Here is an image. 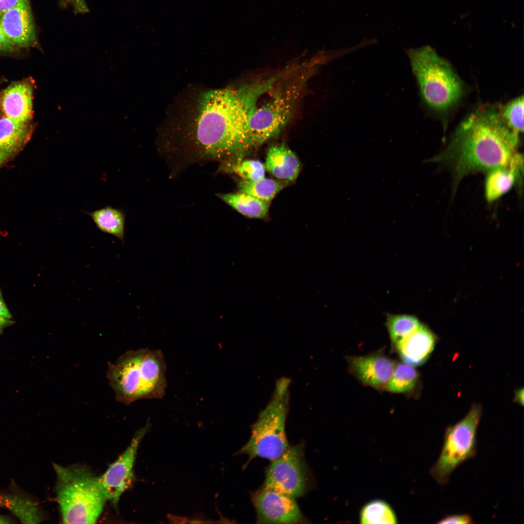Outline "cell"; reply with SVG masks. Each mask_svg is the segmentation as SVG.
I'll return each mask as SVG.
<instances>
[{"label": "cell", "instance_id": "29", "mask_svg": "<svg viewBox=\"0 0 524 524\" xmlns=\"http://www.w3.org/2000/svg\"><path fill=\"white\" fill-rule=\"evenodd\" d=\"M63 7L70 6L77 14H83L88 11L85 0H59Z\"/></svg>", "mask_w": 524, "mask_h": 524}, {"label": "cell", "instance_id": "8", "mask_svg": "<svg viewBox=\"0 0 524 524\" xmlns=\"http://www.w3.org/2000/svg\"><path fill=\"white\" fill-rule=\"evenodd\" d=\"M303 79L277 91L261 105L246 104L248 127L253 147L277 136L294 113Z\"/></svg>", "mask_w": 524, "mask_h": 524}, {"label": "cell", "instance_id": "25", "mask_svg": "<svg viewBox=\"0 0 524 524\" xmlns=\"http://www.w3.org/2000/svg\"><path fill=\"white\" fill-rule=\"evenodd\" d=\"M418 378V374L413 366L406 363L395 364L393 375L384 387L394 393H404L412 391Z\"/></svg>", "mask_w": 524, "mask_h": 524}, {"label": "cell", "instance_id": "1", "mask_svg": "<svg viewBox=\"0 0 524 524\" xmlns=\"http://www.w3.org/2000/svg\"><path fill=\"white\" fill-rule=\"evenodd\" d=\"M519 142V133L506 124L499 108L484 105L461 122L447 147L431 161L450 170L456 187L467 175L509 166Z\"/></svg>", "mask_w": 524, "mask_h": 524}, {"label": "cell", "instance_id": "20", "mask_svg": "<svg viewBox=\"0 0 524 524\" xmlns=\"http://www.w3.org/2000/svg\"><path fill=\"white\" fill-rule=\"evenodd\" d=\"M86 213L101 231L124 241L126 215L123 210L107 206Z\"/></svg>", "mask_w": 524, "mask_h": 524}, {"label": "cell", "instance_id": "3", "mask_svg": "<svg viewBox=\"0 0 524 524\" xmlns=\"http://www.w3.org/2000/svg\"><path fill=\"white\" fill-rule=\"evenodd\" d=\"M166 365L159 349L130 350L113 363L106 377L117 401L129 405L141 399H162L167 387Z\"/></svg>", "mask_w": 524, "mask_h": 524}, {"label": "cell", "instance_id": "10", "mask_svg": "<svg viewBox=\"0 0 524 524\" xmlns=\"http://www.w3.org/2000/svg\"><path fill=\"white\" fill-rule=\"evenodd\" d=\"M149 421L138 430L125 450L112 463L98 481L107 500L116 505L134 480L133 467L141 440L149 429Z\"/></svg>", "mask_w": 524, "mask_h": 524}, {"label": "cell", "instance_id": "11", "mask_svg": "<svg viewBox=\"0 0 524 524\" xmlns=\"http://www.w3.org/2000/svg\"><path fill=\"white\" fill-rule=\"evenodd\" d=\"M251 498L257 523L296 524L304 520L295 498L264 488L252 493Z\"/></svg>", "mask_w": 524, "mask_h": 524}, {"label": "cell", "instance_id": "2", "mask_svg": "<svg viewBox=\"0 0 524 524\" xmlns=\"http://www.w3.org/2000/svg\"><path fill=\"white\" fill-rule=\"evenodd\" d=\"M194 149L187 159L199 161L242 160L253 145L247 109L240 92L209 91L202 98L194 134Z\"/></svg>", "mask_w": 524, "mask_h": 524}, {"label": "cell", "instance_id": "30", "mask_svg": "<svg viewBox=\"0 0 524 524\" xmlns=\"http://www.w3.org/2000/svg\"><path fill=\"white\" fill-rule=\"evenodd\" d=\"M18 50V48L6 38L0 26V53H14Z\"/></svg>", "mask_w": 524, "mask_h": 524}, {"label": "cell", "instance_id": "18", "mask_svg": "<svg viewBox=\"0 0 524 524\" xmlns=\"http://www.w3.org/2000/svg\"><path fill=\"white\" fill-rule=\"evenodd\" d=\"M32 127L29 123L4 116L0 118V152L10 156L20 151L30 140Z\"/></svg>", "mask_w": 524, "mask_h": 524}, {"label": "cell", "instance_id": "33", "mask_svg": "<svg viewBox=\"0 0 524 524\" xmlns=\"http://www.w3.org/2000/svg\"><path fill=\"white\" fill-rule=\"evenodd\" d=\"M14 323L12 319H9L0 316V333L4 328L12 325Z\"/></svg>", "mask_w": 524, "mask_h": 524}, {"label": "cell", "instance_id": "32", "mask_svg": "<svg viewBox=\"0 0 524 524\" xmlns=\"http://www.w3.org/2000/svg\"><path fill=\"white\" fill-rule=\"evenodd\" d=\"M19 0H0V15L13 7Z\"/></svg>", "mask_w": 524, "mask_h": 524}, {"label": "cell", "instance_id": "7", "mask_svg": "<svg viewBox=\"0 0 524 524\" xmlns=\"http://www.w3.org/2000/svg\"><path fill=\"white\" fill-rule=\"evenodd\" d=\"M482 414L480 405L474 404L462 419L446 428L440 455L429 471L438 484H446L456 469L476 455L477 429Z\"/></svg>", "mask_w": 524, "mask_h": 524}, {"label": "cell", "instance_id": "9", "mask_svg": "<svg viewBox=\"0 0 524 524\" xmlns=\"http://www.w3.org/2000/svg\"><path fill=\"white\" fill-rule=\"evenodd\" d=\"M272 461L266 471L263 488L295 498L306 492L309 474L302 445L298 444L288 446L278 458Z\"/></svg>", "mask_w": 524, "mask_h": 524}, {"label": "cell", "instance_id": "14", "mask_svg": "<svg viewBox=\"0 0 524 524\" xmlns=\"http://www.w3.org/2000/svg\"><path fill=\"white\" fill-rule=\"evenodd\" d=\"M33 90L32 82L27 80L10 84L4 90L1 100L4 116L29 123L33 116Z\"/></svg>", "mask_w": 524, "mask_h": 524}, {"label": "cell", "instance_id": "15", "mask_svg": "<svg viewBox=\"0 0 524 524\" xmlns=\"http://www.w3.org/2000/svg\"><path fill=\"white\" fill-rule=\"evenodd\" d=\"M435 343L434 334L421 324L417 330L393 348L404 362L413 366H419L430 356Z\"/></svg>", "mask_w": 524, "mask_h": 524}, {"label": "cell", "instance_id": "22", "mask_svg": "<svg viewBox=\"0 0 524 524\" xmlns=\"http://www.w3.org/2000/svg\"><path fill=\"white\" fill-rule=\"evenodd\" d=\"M421 325L418 319L413 315L388 314L385 325L393 346L411 335Z\"/></svg>", "mask_w": 524, "mask_h": 524}, {"label": "cell", "instance_id": "27", "mask_svg": "<svg viewBox=\"0 0 524 524\" xmlns=\"http://www.w3.org/2000/svg\"><path fill=\"white\" fill-rule=\"evenodd\" d=\"M231 170L243 180H255L265 177L264 165L257 160H241L232 164Z\"/></svg>", "mask_w": 524, "mask_h": 524}, {"label": "cell", "instance_id": "6", "mask_svg": "<svg viewBox=\"0 0 524 524\" xmlns=\"http://www.w3.org/2000/svg\"><path fill=\"white\" fill-rule=\"evenodd\" d=\"M291 380L282 377L278 380L273 396L252 426L249 440L238 454L249 458L260 457L273 461L288 447L285 422L289 409Z\"/></svg>", "mask_w": 524, "mask_h": 524}, {"label": "cell", "instance_id": "19", "mask_svg": "<svg viewBox=\"0 0 524 524\" xmlns=\"http://www.w3.org/2000/svg\"><path fill=\"white\" fill-rule=\"evenodd\" d=\"M0 508L8 509L23 524H39L43 520L33 501L17 494L0 493Z\"/></svg>", "mask_w": 524, "mask_h": 524}, {"label": "cell", "instance_id": "17", "mask_svg": "<svg viewBox=\"0 0 524 524\" xmlns=\"http://www.w3.org/2000/svg\"><path fill=\"white\" fill-rule=\"evenodd\" d=\"M264 165L273 176L285 182L295 180L300 169L298 158L284 143L268 149Z\"/></svg>", "mask_w": 524, "mask_h": 524}, {"label": "cell", "instance_id": "12", "mask_svg": "<svg viewBox=\"0 0 524 524\" xmlns=\"http://www.w3.org/2000/svg\"><path fill=\"white\" fill-rule=\"evenodd\" d=\"M0 26L6 38L19 49L36 44V36L29 0H19L0 15Z\"/></svg>", "mask_w": 524, "mask_h": 524}, {"label": "cell", "instance_id": "5", "mask_svg": "<svg viewBox=\"0 0 524 524\" xmlns=\"http://www.w3.org/2000/svg\"><path fill=\"white\" fill-rule=\"evenodd\" d=\"M52 465L56 475V501L63 523H95L107 500L98 477L85 466Z\"/></svg>", "mask_w": 524, "mask_h": 524}, {"label": "cell", "instance_id": "24", "mask_svg": "<svg viewBox=\"0 0 524 524\" xmlns=\"http://www.w3.org/2000/svg\"><path fill=\"white\" fill-rule=\"evenodd\" d=\"M361 524H392L397 523L395 513L387 502L375 500L366 504L360 512Z\"/></svg>", "mask_w": 524, "mask_h": 524}, {"label": "cell", "instance_id": "16", "mask_svg": "<svg viewBox=\"0 0 524 524\" xmlns=\"http://www.w3.org/2000/svg\"><path fill=\"white\" fill-rule=\"evenodd\" d=\"M523 171V157L517 153L509 166L497 168L487 172L485 183L487 200L491 202L497 200L517 182L520 183Z\"/></svg>", "mask_w": 524, "mask_h": 524}, {"label": "cell", "instance_id": "23", "mask_svg": "<svg viewBox=\"0 0 524 524\" xmlns=\"http://www.w3.org/2000/svg\"><path fill=\"white\" fill-rule=\"evenodd\" d=\"M285 186L284 181H278L264 177L255 180H242L239 183L238 188L240 192L269 202Z\"/></svg>", "mask_w": 524, "mask_h": 524}, {"label": "cell", "instance_id": "34", "mask_svg": "<svg viewBox=\"0 0 524 524\" xmlns=\"http://www.w3.org/2000/svg\"><path fill=\"white\" fill-rule=\"evenodd\" d=\"M11 157L10 155L0 152V167L6 163Z\"/></svg>", "mask_w": 524, "mask_h": 524}, {"label": "cell", "instance_id": "26", "mask_svg": "<svg viewBox=\"0 0 524 524\" xmlns=\"http://www.w3.org/2000/svg\"><path fill=\"white\" fill-rule=\"evenodd\" d=\"M506 124L517 133L524 130V97H519L499 109Z\"/></svg>", "mask_w": 524, "mask_h": 524}, {"label": "cell", "instance_id": "21", "mask_svg": "<svg viewBox=\"0 0 524 524\" xmlns=\"http://www.w3.org/2000/svg\"><path fill=\"white\" fill-rule=\"evenodd\" d=\"M225 202L240 213L250 218H262L267 214L268 202L239 192L219 196Z\"/></svg>", "mask_w": 524, "mask_h": 524}, {"label": "cell", "instance_id": "35", "mask_svg": "<svg viewBox=\"0 0 524 524\" xmlns=\"http://www.w3.org/2000/svg\"><path fill=\"white\" fill-rule=\"evenodd\" d=\"M14 523L11 518L0 515V524H11Z\"/></svg>", "mask_w": 524, "mask_h": 524}, {"label": "cell", "instance_id": "4", "mask_svg": "<svg viewBox=\"0 0 524 524\" xmlns=\"http://www.w3.org/2000/svg\"><path fill=\"white\" fill-rule=\"evenodd\" d=\"M424 103L431 111L445 115L462 99L464 84L451 65L426 45L407 51Z\"/></svg>", "mask_w": 524, "mask_h": 524}, {"label": "cell", "instance_id": "13", "mask_svg": "<svg viewBox=\"0 0 524 524\" xmlns=\"http://www.w3.org/2000/svg\"><path fill=\"white\" fill-rule=\"evenodd\" d=\"M350 371L363 383L376 388H384L391 378L395 364L383 353L346 358Z\"/></svg>", "mask_w": 524, "mask_h": 524}, {"label": "cell", "instance_id": "31", "mask_svg": "<svg viewBox=\"0 0 524 524\" xmlns=\"http://www.w3.org/2000/svg\"><path fill=\"white\" fill-rule=\"evenodd\" d=\"M0 316L9 318L12 319L13 317L8 309L2 296L1 292L0 290Z\"/></svg>", "mask_w": 524, "mask_h": 524}, {"label": "cell", "instance_id": "28", "mask_svg": "<svg viewBox=\"0 0 524 524\" xmlns=\"http://www.w3.org/2000/svg\"><path fill=\"white\" fill-rule=\"evenodd\" d=\"M438 524H473L472 517L468 514H453L446 516L439 521Z\"/></svg>", "mask_w": 524, "mask_h": 524}]
</instances>
